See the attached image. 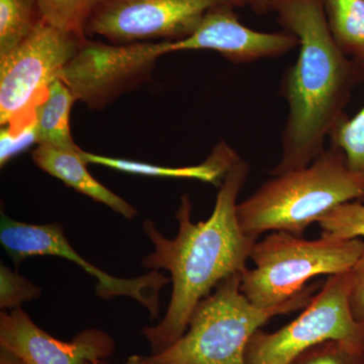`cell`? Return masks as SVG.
Masks as SVG:
<instances>
[{
  "mask_svg": "<svg viewBox=\"0 0 364 364\" xmlns=\"http://www.w3.org/2000/svg\"><path fill=\"white\" fill-rule=\"evenodd\" d=\"M80 148H63L40 144L33 152L35 164L46 173L59 179L74 191L111 208L128 220L136 217V210L121 196L98 182L87 170Z\"/></svg>",
  "mask_w": 364,
  "mask_h": 364,
  "instance_id": "obj_13",
  "label": "cell"
},
{
  "mask_svg": "<svg viewBox=\"0 0 364 364\" xmlns=\"http://www.w3.org/2000/svg\"><path fill=\"white\" fill-rule=\"evenodd\" d=\"M351 286V270L328 277L298 318L277 331L254 333L245 364H291L306 349L328 340L364 349V322L352 315Z\"/></svg>",
  "mask_w": 364,
  "mask_h": 364,
  "instance_id": "obj_6",
  "label": "cell"
},
{
  "mask_svg": "<svg viewBox=\"0 0 364 364\" xmlns=\"http://www.w3.org/2000/svg\"><path fill=\"white\" fill-rule=\"evenodd\" d=\"M318 284L306 286L282 305L262 309L241 291V273L220 282L196 305L176 343L146 356L152 364H245L249 340L270 318L304 310Z\"/></svg>",
  "mask_w": 364,
  "mask_h": 364,
  "instance_id": "obj_4",
  "label": "cell"
},
{
  "mask_svg": "<svg viewBox=\"0 0 364 364\" xmlns=\"http://www.w3.org/2000/svg\"><path fill=\"white\" fill-rule=\"evenodd\" d=\"M318 225L323 236L343 240L364 237V203H342L320 219Z\"/></svg>",
  "mask_w": 364,
  "mask_h": 364,
  "instance_id": "obj_20",
  "label": "cell"
},
{
  "mask_svg": "<svg viewBox=\"0 0 364 364\" xmlns=\"http://www.w3.org/2000/svg\"><path fill=\"white\" fill-rule=\"evenodd\" d=\"M0 347L26 364H88L107 360L116 350L111 335L100 329L83 330L70 342L56 339L21 308L0 314Z\"/></svg>",
  "mask_w": 364,
  "mask_h": 364,
  "instance_id": "obj_12",
  "label": "cell"
},
{
  "mask_svg": "<svg viewBox=\"0 0 364 364\" xmlns=\"http://www.w3.org/2000/svg\"><path fill=\"white\" fill-rule=\"evenodd\" d=\"M219 6L247 7L244 0H100L85 35L117 45L182 40Z\"/></svg>",
  "mask_w": 364,
  "mask_h": 364,
  "instance_id": "obj_9",
  "label": "cell"
},
{
  "mask_svg": "<svg viewBox=\"0 0 364 364\" xmlns=\"http://www.w3.org/2000/svg\"><path fill=\"white\" fill-rule=\"evenodd\" d=\"M43 21L38 0H0V56L20 45Z\"/></svg>",
  "mask_w": 364,
  "mask_h": 364,
  "instance_id": "obj_17",
  "label": "cell"
},
{
  "mask_svg": "<svg viewBox=\"0 0 364 364\" xmlns=\"http://www.w3.org/2000/svg\"><path fill=\"white\" fill-rule=\"evenodd\" d=\"M88 364H109L107 360L95 361V363H90Z\"/></svg>",
  "mask_w": 364,
  "mask_h": 364,
  "instance_id": "obj_28",
  "label": "cell"
},
{
  "mask_svg": "<svg viewBox=\"0 0 364 364\" xmlns=\"http://www.w3.org/2000/svg\"><path fill=\"white\" fill-rule=\"evenodd\" d=\"M33 143L37 144L33 119L31 123L26 124V126L21 127L16 131L11 130L7 127H2L1 154H0L1 166H4L14 155L21 152Z\"/></svg>",
  "mask_w": 364,
  "mask_h": 364,
  "instance_id": "obj_23",
  "label": "cell"
},
{
  "mask_svg": "<svg viewBox=\"0 0 364 364\" xmlns=\"http://www.w3.org/2000/svg\"><path fill=\"white\" fill-rule=\"evenodd\" d=\"M249 163L237 158L220 186L214 210L207 221H191L188 195L181 196L176 217L179 229L176 238L163 236L154 223L145 221L143 230L154 246V252L142 260L150 270H167L171 275L172 293L164 318L159 324L146 327L142 334L153 354L176 343L188 329L196 305L223 280L242 273L253 244L241 229L237 215L238 196L247 181Z\"/></svg>",
  "mask_w": 364,
  "mask_h": 364,
  "instance_id": "obj_1",
  "label": "cell"
},
{
  "mask_svg": "<svg viewBox=\"0 0 364 364\" xmlns=\"http://www.w3.org/2000/svg\"><path fill=\"white\" fill-rule=\"evenodd\" d=\"M330 141L342 151L348 168L364 182V107L352 119L345 117Z\"/></svg>",
  "mask_w": 364,
  "mask_h": 364,
  "instance_id": "obj_19",
  "label": "cell"
},
{
  "mask_svg": "<svg viewBox=\"0 0 364 364\" xmlns=\"http://www.w3.org/2000/svg\"><path fill=\"white\" fill-rule=\"evenodd\" d=\"M272 13L298 38L299 57L282 81L289 105L282 154L270 176L305 168L323 152L344 119L352 90L363 80L364 63L345 54L333 38L322 0H272Z\"/></svg>",
  "mask_w": 364,
  "mask_h": 364,
  "instance_id": "obj_2",
  "label": "cell"
},
{
  "mask_svg": "<svg viewBox=\"0 0 364 364\" xmlns=\"http://www.w3.org/2000/svg\"><path fill=\"white\" fill-rule=\"evenodd\" d=\"M85 39L43 21L20 45L0 56L1 127L16 131L33 121V107Z\"/></svg>",
  "mask_w": 364,
  "mask_h": 364,
  "instance_id": "obj_7",
  "label": "cell"
},
{
  "mask_svg": "<svg viewBox=\"0 0 364 364\" xmlns=\"http://www.w3.org/2000/svg\"><path fill=\"white\" fill-rule=\"evenodd\" d=\"M42 289L23 275L1 264L0 267V308H21L26 301L40 298Z\"/></svg>",
  "mask_w": 364,
  "mask_h": 364,
  "instance_id": "obj_22",
  "label": "cell"
},
{
  "mask_svg": "<svg viewBox=\"0 0 364 364\" xmlns=\"http://www.w3.org/2000/svg\"><path fill=\"white\" fill-rule=\"evenodd\" d=\"M0 242L16 267L33 256H58L80 265L90 277L97 280L95 293L100 298L109 299L128 296L135 299L149 312L151 318H158L160 311V291L171 282L169 277L158 272L133 279H122L107 274L104 270L90 264L72 248L64 234L63 227L57 223L33 225L16 221L1 213Z\"/></svg>",
  "mask_w": 364,
  "mask_h": 364,
  "instance_id": "obj_10",
  "label": "cell"
},
{
  "mask_svg": "<svg viewBox=\"0 0 364 364\" xmlns=\"http://www.w3.org/2000/svg\"><path fill=\"white\" fill-rule=\"evenodd\" d=\"M0 364H26L23 359L6 348L0 347Z\"/></svg>",
  "mask_w": 364,
  "mask_h": 364,
  "instance_id": "obj_26",
  "label": "cell"
},
{
  "mask_svg": "<svg viewBox=\"0 0 364 364\" xmlns=\"http://www.w3.org/2000/svg\"><path fill=\"white\" fill-rule=\"evenodd\" d=\"M364 250L359 238L323 236L306 240L287 232H272L256 241L249 259L254 267L241 273V291L258 308L282 305L318 275L350 272Z\"/></svg>",
  "mask_w": 364,
  "mask_h": 364,
  "instance_id": "obj_5",
  "label": "cell"
},
{
  "mask_svg": "<svg viewBox=\"0 0 364 364\" xmlns=\"http://www.w3.org/2000/svg\"><path fill=\"white\" fill-rule=\"evenodd\" d=\"M352 286L350 309L352 315L359 322H364V250L351 269Z\"/></svg>",
  "mask_w": 364,
  "mask_h": 364,
  "instance_id": "obj_24",
  "label": "cell"
},
{
  "mask_svg": "<svg viewBox=\"0 0 364 364\" xmlns=\"http://www.w3.org/2000/svg\"><path fill=\"white\" fill-rule=\"evenodd\" d=\"M246 6L258 16L272 13V0H244Z\"/></svg>",
  "mask_w": 364,
  "mask_h": 364,
  "instance_id": "obj_25",
  "label": "cell"
},
{
  "mask_svg": "<svg viewBox=\"0 0 364 364\" xmlns=\"http://www.w3.org/2000/svg\"><path fill=\"white\" fill-rule=\"evenodd\" d=\"M43 21L64 33L86 38L91 14L100 0H38Z\"/></svg>",
  "mask_w": 364,
  "mask_h": 364,
  "instance_id": "obj_18",
  "label": "cell"
},
{
  "mask_svg": "<svg viewBox=\"0 0 364 364\" xmlns=\"http://www.w3.org/2000/svg\"><path fill=\"white\" fill-rule=\"evenodd\" d=\"M364 203V182L347 166L335 146L305 168L272 176L238 203L241 229L257 239L267 232L303 237L309 226L342 203Z\"/></svg>",
  "mask_w": 364,
  "mask_h": 364,
  "instance_id": "obj_3",
  "label": "cell"
},
{
  "mask_svg": "<svg viewBox=\"0 0 364 364\" xmlns=\"http://www.w3.org/2000/svg\"><path fill=\"white\" fill-rule=\"evenodd\" d=\"M126 364H152L147 360L146 356L133 355L127 360Z\"/></svg>",
  "mask_w": 364,
  "mask_h": 364,
  "instance_id": "obj_27",
  "label": "cell"
},
{
  "mask_svg": "<svg viewBox=\"0 0 364 364\" xmlns=\"http://www.w3.org/2000/svg\"><path fill=\"white\" fill-rule=\"evenodd\" d=\"M75 102L77 100L61 79H57L49 86L45 97L33 107L37 145L78 147L72 138L70 128L71 109Z\"/></svg>",
  "mask_w": 364,
  "mask_h": 364,
  "instance_id": "obj_15",
  "label": "cell"
},
{
  "mask_svg": "<svg viewBox=\"0 0 364 364\" xmlns=\"http://www.w3.org/2000/svg\"><path fill=\"white\" fill-rule=\"evenodd\" d=\"M235 9L219 6L210 9L191 36L168 41L167 54L208 50L219 53L235 64H244L280 57L299 48L298 38L287 31L259 32L244 26Z\"/></svg>",
  "mask_w": 364,
  "mask_h": 364,
  "instance_id": "obj_11",
  "label": "cell"
},
{
  "mask_svg": "<svg viewBox=\"0 0 364 364\" xmlns=\"http://www.w3.org/2000/svg\"><path fill=\"white\" fill-rule=\"evenodd\" d=\"M291 364H364V349L339 340H328L306 349Z\"/></svg>",
  "mask_w": 364,
  "mask_h": 364,
  "instance_id": "obj_21",
  "label": "cell"
},
{
  "mask_svg": "<svg viewBox=\"0 0 364 364\" xmlns=\"http://www.w3.org/2000/svg\"><path fill=\"white\" fill-rule=\"evenodd\" d=\"M83 159L87 164L100 165L126 173L153 177H168V178L196 179L208 182L220 188L228 171L236 161L239 155L225 141L218 143L205 161L191 166L168 167L149 164L135 160L104 156L81 151Z\"/></svg>",
  "mask_w": 364,
  "mask_h": 364,
  "instance_id": "obj_14",
  "label": "cell"
},
{
  "mask_svg": "<svg viewBox=\"0 0 364 364\" xmlns=\"http://www.w3.org/2000/svg\"><path fill=\"white\" fill-rule=\"evenodd\" d=\"M322 4L340 49L364 63V0H322Z\"/></svg>",
  "mask_w": 364,
  "mask_h": 364,
  "instance_id": "obj_16",
  "label": "cell"
},
{
  "mask_svg": "<svg viewBox=\"0 0 364 364\" xmlns=\"http://www.w3.org/2000/svg\"><path fill=\"white\" fill-rule=\"evenodd\" d=\"M168 41L117 45L86 38L60 74L77 102L102 111L152 78Z\"/></svg>",
  "mask_w": 364,
  "mask_h": 364,
  "instance_id": "obj_8",
  "label": "cell"
}]
</instances>
